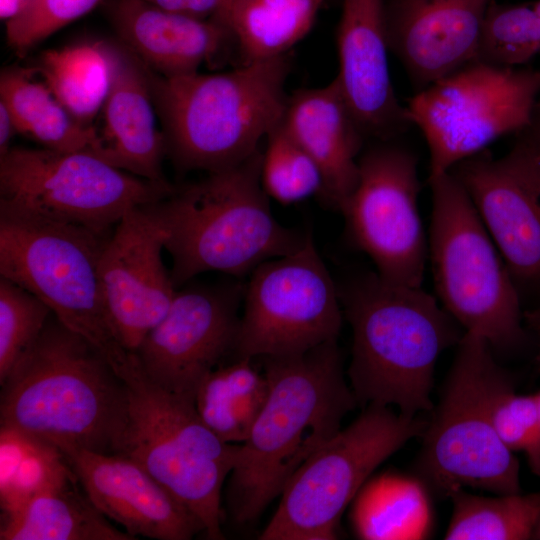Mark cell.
Returning a JSON list of instances; mask_svg holds the SVG:
<instances>
[{
    "mask_svg": "<svg viewBox=\"0 0 540 540\" xmlns=\"http://www.w3.org/2000/svg\"><path fill=\"white\" fill-rule=\"evenodd\" d=\"M1 387V427L63 454H120L126 384L97 347L53 313Z\"/></svg>",
    "mask_w": 540,
    "mask_h": 540,
    "instance_id": "cell-1",
    "label": "cell"
},
{
    "mask_svg": "<svg viewBox=\"0 0 540 540\" xmlns=\"http://www.w3.org/2000/svg\"><path fill=\"white\" fill-rule=\"evenodd\" d=\"M263 360L268 396L248 437L237 446L227 488V507L239 524L256 520L281 495L357 404L337 341Z\"/></svg>",
    "mask_w": 540,
    "mask_h": 540,
    "instance_id": "cell-2",
    "label": "cell"
},
{
    "mask_svg": "<svg viewBox=\"0 0 540 540\" xmlns=\"http://www.w3.org/2000/svg\"><path fill=\"white\" fill-rule=\"evenodd\" d=\"M353 333L350 387L357 403L395 406L414 417L432 412L438 357L458 344V323L422 287L387 282L376 273L339 290Z\"/></svg>",
    "mask_w": 540,
    "mask_h": 540,
    "instance_id": "cell-3",
    "label": "cell"
},
{
    "mask_svg": "<svg viewBox=\"0 0 540 540\" xmlns=\"http://www.w3.org/2000/svg\"><path fill=\"white\" fill-rule=\"evenodd\" d=\"M261 149L245 161L174 188L152 204L167 237L170 275L179 289L205 272L243 279L306 240L279 223L261 182Z\"/></svg>",
    "mask_w": 540,
    "mask_h": 540,
    "instance_id": "cell-4",
    "label": "cell"
},
{
    "mask_svg": "<svg viewBox=\"0 0 540 540\" xmlns=\"http://www.w3.org/2000/svg\"><path fill=\"white\" fill-rule=\"evenodd\" d=\"M146 69L167 154L179 169L209 173L235 166L281 123L288 54L210 74L161 76Z\"/></svg>",
    "mask_w": 540,
    "mask_h": 540,
    "instance_id": "cell-5",
    "label": "cell"
},
{
    "mask_svg": "<svg viewBox=\"0 0 540 540\" xmlns=\"http://www.w3.org/2000/svg\"><path fill=\"white\" fill-rule=\"evenodd\" d=\"M437 408L421 436L414 472L431 494L457 489L521 492L520 465L500 440L490 415L494 382L502 370L481 336L464 332Z\"/></svg>",
    "mask_w": 540,
    "mask_h": 540,
    "instance_id": "cell-6",
    "label": "cell"
},
{
    "mask_svg": "<svg viewBox=\"0 0 540 540\" xmlns=\"http://www.w3.org/2000/svg\"><path fill=\"white\" fill-rule=\"evenodd\" d=\"M428 257L438 299L464 332L495 351L524 338L518 287L466 190L451 173L429 176Z\"/></svg>",
    "mask_w": 540,
    "mask_h": 540,
    "instance_id": "cell-7",
    "label": "cell"
},
{
    "mask_svg": "<svg viewBox=\"0 0 540 540\" xmlns=\"http://www.w3.org/2000/svg\"><path fill=\"white\" fill-rule=\"evenodd\" d=\"M108 237L0 211V275L46 303L66 327L97 347L120 376L137 358L115 332L100 282L99 259Z\"/></svg>",
    "mask_w": 540,
    "mask_h": 540,
    "instance_id": "cell-8",
    "label": "cell"
},
{
    "mask_svg": "<svg viewBox=\"0 0 540 540\" xmlns=\"http://www.w3.org/2000/svg\"><path fill=\"white\" fill-rule=\"evenodd\" d=\"M121 378L127 387L128 422L119 455L141 465L188 507L208 539H223L221 491L238 445L222 441L193 401L150 381L138 361Z\"/></svg>",
    "mask_w": 540,
    "mask_h": 540,
    "instance_id": "cell-9",
    "label": "cell"
},
{
    "mask_svg": "<svg viewBox=\"0 0 540 540\" xmlns=\"http://www.w3.org/2000/svg\"><path fill=\"white\" fill-rule=\"evenodd\" d=\"M173 189L86 151L11 147L0 156V211L79 226L102 237L128 211Z\"/></svg>",
    "mask_w": 540,
    "mask_h": 540,
    "instance_id": "cell-10",
    "label": "cell"
},
{
    "mask_svg": "<svg viewBox=\"0 0 540 540\" xmlns=\"http://www.w3.org/2000/svg\"><path fill=\"white\" fill-rule=\"evenodd\" d=\"M427 421L370 404L291 477L261 540H334L341 516L375 469Z\"/></svg>",
    "mask_w": 540,
    "mask_h": 540,
    "instance_id": "cell-11",
    "label": "cell"
},
{
    "mask_svg": "<svg viewBox=\"0 0 540 540\" xmlns=\"http://www.w3.org/2000/svg\"><path fill=\"white\" fill-rule=\"evenodd\" d=\"M540 93V70L472 61L409 99L408 119L424 135L430 174L457 164L499 138L525 131Z\"/></svg>",
    "mask_w": 540,
    "mask_h": 540,
    "instance_id": "cell-12",
    "label": "cell"
},
{
    "mask_svg": "<svg viewBox=\"0 0 540 540\" xmlns=\"http://www.w3.org/2000/svg\"><path fill=\"white\" fill-rule=\"evenodd\" d=\"M242 302L237 358L299 355L339 336V290L309 232L298 250L250 273Z\"/></svg>",
    "mask_w": 540,
    "mask_h": 540,
    "instance_id": "cell-13",
    "label": "cell"
},
{
    "mask_svg": "<svg viewBox=\"0 0 540 540\" xmlns=\"http://www.w3.org/2000/svg\"><path fill=\"white\" fill-rule=\"evenodd\" d=\"M416 156L378 144L359 159L357 184L341 209L354 246L370 257L383 280L421 287L428 240L418 208Z\"/></svg>",
    "mask_w": 540,
    "mask_h": 540,
    "instance_id": "cell-14",
    "label": "cell"
},
{
    "mask_svg": "<svg viewBox=\"0 0 540 540\" xmlns=\"http://www.w3.org/2000/svg\"><path fill=\"white\" fill-rule=\"evenodd\" d=\"M243 290L237 278L179 288L165 316L135 351L144 375L195 402L204 378L234 350Z\"/></svg>",
    "mask_w": 540,
    "mask_h": 540,
    "instance_id": "cell-15",
    "label": "cell"
},
{
    "mask_svg": "<svg viewBox=\"0 0 540 540\" xmlns=\"http://www.w3.org/2000/svg\"><path fill=\"white\" fill-rule=\"evenodd\" d=\"M470 197L517 287L540 286V162L521 136L505 156L486 150L450 171Z\"/></svg>",
    "mask_w": 540,
    "mask_h": 540,
    "instance_id": "cell-16",
    "label": "cell"
},
{
    "mask_svg": "<svg viewBox=\"0 0 540 540\" xmlns=\"http://www.w3.org/2000/svg\"><path fill=\"white\" fill-rule=\"evenodd\" d=\"M152 204L134 208L120 219L99 259L113 327L132 353L165 316L178 290L163 262L167 234Z\"/></svg>",
    "mask_w": 540,
    "mask_h": 540,
    "instance_id": "cell-17",
    "label": "cell"
},
{
    "mask_svg": "<svg viewBox=\"0 0 540 540\" xmlns=\"http://www.w3.org/2000/svg\"><path fill=\"white\" fill-rule=\"evenodd\" d=\"M334 78L365 137L387 141L410 125L393 88L384 0H342Z\"/></svg>",
    "mask_w": 540,
    "mask_h": 540,
    "instance_id": "cell-18",
    "label": "cell"
},
{
    "mask_svg": "<svg viewBox=\"0 0 540 540\" xmlns=\"http://www.w3.org/2000/svg\"><path fill=\"white\" fill-rule=\"evenodd\" d=\"M64 455L96 508L135 539L189 540L204 532L198 517L129 457L86 450Z\"/></svg>",
    "mask_w": 540,
    "mask_h": 540,
    "instance_id": "cell-19",
    "label": "cell"
},
{
    "mask_svg": "<svg viewBox=\"0 0 540 540\" xmlns=\"http://www.w3.org/2000/svg\"><path fill=\"white\" fill-rule=\"evenodd\" d=\"M490 0H391L389 48L418 91L477 60Z\"/></svg>",
    "mask_w": 540,
    "mask_h": 540,
    "instance_id": "cell-20",
    "label": "cell"
},
{
    "mask_svg": "<svg viewBox=\"0 0 540 540\" xmlns=\"http://www.w3.org/2000/svg\"><path fill=\"white\" fill-rule=\"evenodd\" d=\"M281 125L318 165L323 177L319 198L341 211L358 181L365 135L336 80L288 96Z\"/></svg>",
    "mask_w": 540,
    "mask_h": 540,
    "instance_id": "cell-21",
    "label": "cell"
},
{
    "mask_svg": "<svg viewBox=\"0 0 540 540\" xmlns=\"http://www.w3.org/2000/svg\"><path fill=\"white\" fill-rule=\"evenodd\" d=\"M155 103L146 67L127 48L119 49L114 79L95 126L92 154L140 178L168 183L162 161L164 133L156 124Z\"/></svg>",
    "mask_w": 540,
    "mask_h": 540,
    "instance_id": "cell-22",
    "label": "cell"
},
{
    "mask_svg": "<svg viewBox=\"0 0 540 540\" xmlns=\"http://www.w3.org/2000/svg\"><path fill=\"white\" fill-rule=\"evenodd\" d=\"M113 20L126 48L161 76L196 72L234 44L217 20L172 13L142 0H118Z\"/></svg>",
    "mask_w": 540,
    "mask_h": 540,
    "instance_id": "cell-23",
    "label": "cell"
},
{
    "mask_svg": "<svg viewBox=\"0 0 540 540\" xmlns=\"http://www.w3.org/2000/svg\"><path fill=\"white\" fill-rule=\"evenodd\" d=\"M74 472V471H73ZM73 473L3 514L1 540H134L108 521Z\"/></svg>",
    "mask_w": 540,
    "mask_h": 540,
    "instance_id": "cell-24",
    "label": "cell"
},
{
    "mask_svg": "<svg viewBox=\"0 0 540 540\" xmlns=\"http://www.w3.org/2000/svg\"><path fill=\"white\" fill-rule=\"evenodd\" d=\"M350 521L363 540H422L433 530L431 492L415 474L371 476L351 503Z\"/></svg>",
    "mask_w": 540,
    "mask_h": 540,
    "instance_id": "cell-25",
    "label": "cell"
},
{
    "mask_svg": "<svg viewBox=\"0 0 540 540\" xmlns=\"http://www.w3.org/2000/svg\"><path fill=\"white\" fill-rule=\"evenodd\" d=\"M326 0H228L220 17L241 62L287 55L311 30Z\"/></svg>",
    "mask_w": 540,
    "mask_h": 540,
    "instance_id": "cell-26",
    "label": "cell"
},
{
    "mask_svg": "<svg viewBox=\"0 0 540 540\" xmlns=\"http://www.w3.org/2000/svg\"><path fill=\"white\" fill-rule=\"evenodd\" d=\"M0 102L9 110L17 133L44 148L92 153L97 135L94 125L77 121L43 81L28 70L8 68L0 76Z\"/></svg>",
    "mask_w": 540,
    "mask_h": 540,
    "instance_id": "cell-27",
    "label": "cell"
},
{
    "mask_svg": "<svg viewBox=\"0 0 540 540\" xmlns=\"http://www.w3.org/2000/svg\"><path fill=\"white\" fill-rule=\"evenodd\" d=\"M118 52L103 42L49 49L41 55L38 71L65 109L90 126L112 87Z\"/></svg>",
    "mask_w": 540,
    "mask_h": 540,
    "instance_id": "cell-28",
    "label": "cell"
},
{
    "mask_svg": "<svg viewBox=\"0 0 540 540\" xmlns=\"http://www.w3.org/2000/svg\"><path fill=\"white\" fill-rule=\"evenodd\" d=\"M252 360L237 358L216 367L196 393L194 404L200 418L226 443L246 440L268 396L267 377Z\"/></svg>",
    "mask_w": 540,
    "mask_h": 540,
    "instance_id": "cell-29",
    "label": "cell"
},
{
    "mask_svg": "<svg viewBox=\"0 0 540 540\" xmlns=\"http://www.w3.org/2000/svg\"><path fill=\"white\" fill-rule=\"evenodd\" d=\"M447 540L532 539L540 514V492L481 496L465 489L451 492Z\"/></svg>",
    "mask_w": 540,
    "mask_h": 540,
    "instance_id": "cell-30",
    "label": "cell"
},
{
    "mask_svg": "<svg viewBox=\"0 0 540 540\" xmlns=\"http://www.w3.org/2000/svg\"><path fill=\"white\" fill-rule=\"evenodd\" d=\"M0 499L3 514L74 472L65 455L48 444L1 427Z\"/></svg>",
    "mask_w": 540,
    "mask_h": 540,
    "instance_id": "cell-31",
    "label": "cell"
},
{
    "mask_svg": "<svg viewBox=\"0 0 540 540\" xmlns=\"http://www.w3.org/2000/svg\"><path fill=\"white\" fill-rule=\"evenodd\" d=\"M261 182L269 198L288 205L320 195L322 173L281 123L268 135L262 151Z\"/></svg>",
    "mask_w": 540,
    "mask_h": 540,
    "instance_id": "cell-32",
    "label": "cell"
},
{
    "mask_svg": "<svg viewBox=\"0 0 540 540\" xmlns=\"http://www.w3.org/2000/svg\"><path fill=\"white\" fill-rule=\"evenodd\" d=\"M540 52V16L531 4H498L486 10L477 60L520 66Z\"/></svg>",
    "mask_w": 540,
    "mask_h": 540,
    "instance_id": "cell-33",
    "label": "cell"
},
{
    "mask_svg": "<svg viewBox=\"0 0 540 540\" xmlns=\"http://www.w3.org/2000/svg\"><path fill=\"white\" fill-rule=\"evenodd\" d=\"M52 314L36 295L0 277V383L36 342Z\"/></svg>",
    "mask_w": 540,
    "mask_h": 540,
    "instance_id": "cell-34",
    "label": "cell"
},
{
    "mask_svg": "<svg viewBox=\"0 0 540 540\" xmlns=\"http://www.w3.org/2000/svg\"><path fill=\"white\" fill-rule=\"evenodd\" d=\"M490 415L503 444L523 452L531 471L540 477V418L535 394H518L503 369L491 393Z\"/></svg>",
    "mask_w": 540,
    "mask_h": 540,
    "instance_id": "cell-35",
    "label": "cell"
},
{
    "mask_svg": "<svg viewBox=\"0 0 540 540\" xmlns=\"http://www.w3.org/2000/svg\"><path fill=\"white\" fill-rule=\"evenodd\" d=\"M102 0H31L5 23L8 45L18 54L93 10Z\"/></svg>",
    "mask_w": 540,
    "mask_h": 540,
    "instance_id": "cell-36",
    "label": "cell"
},
{
    "mask_svg": "<svg viewBox=\"0 0 540 540\" xmlns=\"http://www.w3.org/2000/svg\"><path fill=\"white\" fill-rule=\"evenodd\" d=\"M165 11L199 19L220 20L227 0H142ZM220 22V21H219Z\"/></svg>",
    "mask_w": 540,
    "mask_h": 540,
    "instance_id": "cell-37",
    "label": "cell"
},
{
    "mask_svg": "<svg viewBox=\"0 0 540 540\" xmlns=\"http://www.w3.org/2000/svg\"><path fill=\"white\" fill-rule=\"evenodd\" d=\"M17 133L13 118L7 107L0 102V156L11 148V140Z\"/></svg>",
    "mask_w": 540,
    "mask_h": 540,
    "instance_id": "cell-38",
    "label": "cell"
},
{
    "mask_svg": "<svg viewBox=\"0 0 540 540\" xmlns=\"http://www.w3.org/2000/svg\"><path fill=\"white\" fill-rule=\"evenodd\" d=\"M521 133L540 162V113L536 109L531 125Z\"/></svg>",
    "mask_w": 540,
    "mask_h": 540,
    "instance_id": "cell-39",
    "label": "cell"
},
{
    "mask_svg": "<svg viewBox=\"0 0 540 540\" xmlns=\"http://www.w3.org/2000/svg\"><path fill=\"white\" fill-rule=\"evenodd\" d=\"M31 0H0V17L6 23L19 15Z\"/></svg>",
    "mask_w": 540,
    "mask_h": 540,
    "instance_id": "cell-40",
    "label": "cell"
},
{
    "mask_svg": "<svg viewBox=\"0 0 540 540\" xmlns=\"http://www.w3.org/2000/svg\"><path fill=\"white\" fill-rule=\"evenodd\" d=\"M525 320L536 338L537 343V365L540 371V307L525 314Z\"/></svg>",
    "mask_w": 540,
    "mask_h": 540,
    "instance_id": "cell-41",
    "label": "cell"
},
{
    "mask_svg": "<svg viewBox=\"0 0 540 540\" xmlns=\"http://www.w3.org/2000/svg\"><path fill=\"white\" fill-rule=\"evenodd\" d=\"M532 539L540 540V514L533 531Z\"/></svg>",
    "mask_w": 540,
    "mask_h": 540,
    "instance_id": "cell-42",
    "label": "cell"
},
{
    "mask_svg": "<svg viewBox=\"0 0 540 540\" xmlns=\"http://www.w3.org/2000/svg\"><path fill=\"white\" fill-rule=\"evenodd\" d=\"M531 5L534 8V10L537 12V14L540 16V0L533 2Z\"/></svg>",
    "mask_w": 540,
    "mask_h": 540,
    "instance_id": "cell-43",
    "label": "cell"
},
{
    "mask_svg": "<svg viewBox=\"0 0 540 540\" xmlns=\"http://www.w3.org/2000/svg\"><path fill=\"white\" fill-rule=\"evenodd\" d=\"M535 396H536L537 408H538V413H539V418H540V391L538 393H535Z\"/></svg>",
    "mask_w": 540,
    "mask_h": 540,
    "instance_id": "cell-44",
    "label": "cell"
},
{
    "mask_svg": "<svg viewBox=\"0 0 540 540\" xmlns=\"http://www.w3.org/2000/svg\"><path fill=\"white\" fill-rule=\"evenodd\" d=\"M536 111H538L540 113V101H538V103H537Z\"/></svg>",
    "mask_w": 540,
    "mask_h": 540,
    "instance_id": "cell-45",
    "label": "cell"
},
{
    "mask_svg": "<svg viewBox=\"0 0 540 540\" xmlns=\"http://www.w3.org/2000/svg\"><path fill=\"white\" fill-rule=\"evenodd\" d=\"M228 1V0H227Z\"/></svg>",
    "mask_w": 540,
    "mask_h": 540,
    "instance_id": "cell-46",
    "label": "cell"
}]
</instances>
